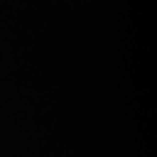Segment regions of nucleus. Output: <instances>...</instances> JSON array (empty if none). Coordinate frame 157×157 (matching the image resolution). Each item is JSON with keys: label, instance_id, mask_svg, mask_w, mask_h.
Instances as JSON below:
<instances>
[]
</instances>
